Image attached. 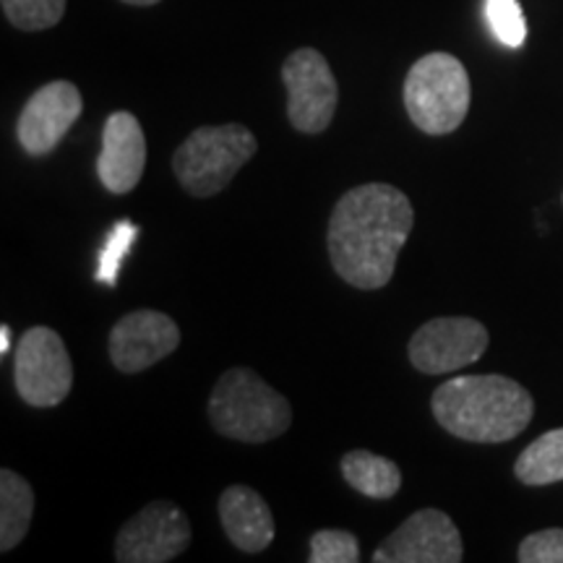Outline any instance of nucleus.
<instances>
[{
	"instance_id": "nucleus-3",
	"label": "nucleus",
	"mask_w": 563,
	"mask_h": 563,
	"mask_svg": "<svg viewBox=\"0 0 563 563\" xmlns=\"http://www.w3.org/2000/svg\"><path fill=\"white\" fill-rule=\"evenodd\" d=\"M209 420L217 433L232 441L264 443L290 428L292 410L256 371L230 368L211 389Z\"/></svg>"
},
{
	"instance_id": "nucleus-14",
	"label": "nucleus",
	"mask_w": 563,
	"mask_h": 563,
	"mask_svg": "<svg viewBox=\"0 0 563 563\" xmlns=\"http://www.w3.org/2000/svg\"><path fill=\"white\" fill-rule=\"evenodd\" d=\"M220 522L230 543L243 553H262L272 545L274 514L262 493L249 485H230L220 496Z\"/></svg>"
},
{
	"instance_id": "nucleus-16",
	"label": "nucleus",
	"mask_w": 563,
	"mask_h": 563,
	"mask_svg": "<svg viewBox=\"0 0 563 563\" xmlns=\"http://www.w3.org/2000/svg\"><path fill=\"white\" fill-rule=\"evenodd\" d=\"M342 475L352 488L368 498H391L402 488V470L397 462L386 460L365 449L344 454Z\"/></svg>"
},
{
	"instance_id": "nucleus-23",
	"label": "nucleus",
	"mask_w": 563,
	"mask_h": 563,
	"mask_svg": "<svg viewBox=\"0 0 563 563\" xmlns=\"http://www.w3.org/2000/svg\"><path fill=\"white\" fill-rule=\"evenodd\" d=\"M11 350V327L9 323H3V327H0V352H9Z\"/></svg>"
},
{
	"instance_id": "nucleus-11",
	"label": "nucleus",
	"mask_w": 563,
	"mask_h": 563,
	"mask_svg": "<svg viewBox=\"0 0 563 563\" xmlns=\"http://www.w3.org/2000/svg\"><path fill=\"white\" fill-rule=\"evenodd\" d=\"M84 110L81 91L70 81H51L26 100L16 121L19 144L32 157H45L74 129Z\"/></svg>"
},
{
	"instance_id": "nucleus-12",
	"label": "nucleus",
	"mask_w": 563,
	"mask_h": 563,
	"mask_svg": "<svg viewBox=\"0 0 563 563\" xmlns=\"http://www.w3.org/2000/svg\"><path fill=\"white\" fill-rule=\"evenodd\" d=\"M180 329L162 311H133L123 316L110 332V361L118 371L139 373L178 350Z\"/></svg>"
},
{
	"instance_id": "nucleus-13",
	"label": "nucleus",
	"mask_w": 563,
	"mask_h": 563,
	"mask_svg": "<svg viewBox=\"0 0 563 563\" xmlns=\"http://www.w3.org/2000/svg\"><path fill=\"white\" fill-rule=\"evenodd\" d=\"M146 167L144 129L131 112L118 110L104 121L102 150L97 157V175L110 194L123 196L139 186Z\"/></svg>"
},
{
	"instance_id": "nucleus-10",
	"label": "nucleus",
	"mask_w": 563,
	"mask_h": 563,
	"mask_svg": "<svg viewBox=\"0 0 563 563\" xmlns=\"http://www.w3.org/2000/svg\"><path fill=\"white\" fill-rule=\"evenodd\" d=\"M462 559V534L439 509L415 511L373 553L376 563H460Z\"/></svg>"
},
{
	"instance_id": "nucleus-19",
	"label": "nucleus",
	"mask_w": 563,
	"mask_h": 563,
	"mask_svg": "<svg viewBox=\"0 0 563 563\" xmlns=\"http://www.w3.org/2000/svg\"><path fill=\"white\" fill-rule=\"evenodd\" d=\"M485 16H488L493 37L504 47L525 45L527 21L519 0H485Z\"/></svg>"
},
{
	"instance_id": "nucleus-2",
	"label": "nucleus",
	"mask_w": 563,
	"mask_h": 563,
	"mask_svg": "<svg viewBox=\"0 0 563 563\" xmlns=\"http://www.w3.org/2000/svg\"><path fill=\"white\" fill-rule=\"evenodd\" d=\"M441 428L473 443H504L530 426L534 402L522 384L506 376H456L431 399Z\"/></svg>"
},
{
	"instance_id": "nucleus-8",
	"label": "nucleus",
	"mask_w": 563,
	"mask_h": 563,
	"mask_svg": "<svg viewBox=\"0 0 563 563\" xmlns=\"http://www.w3.org/2000/svg\"><path fill=\"white\" fill-rule=\"evenodd\" d=\"M191 545V522L180 506L152 501L121 527L115 538V561L165 563Z\"/></svg>"
},
{
	"instance_id": "nucleus-22",
	"label": "nucleus",
	"mask_w": 563,
	"mask_h": 563,
	"mask_svg": "<svg viewBox=\"0 0 563 563\" xmlns=\"http://www.w3.org/2000/svg\"><path fill=\"white\" fill-rule=\"evenodd\" d=\"M517 559L522 563H563V530L532 532L522 540Z\"/></svg>"
},
{
	"instance_id": "nucleus-6",
	"label": "nucleus",
	"mask_w": 563,
	"mask_h": 563,
	"mask_svg": "<svg viewBox=\"0 0 563 563\" xmlns=\"http://www.w3.org/2000/svg\"><path fill=\"white\" fill-rule=\"evenodd\" d=\"M13 382L19 397L32 407H55L74 386V363L66 344L51 327L26 329L13 355Z\"/></svg>"
},
{
	"instance_id": "nucleus-18",
	"label": "nucleus",
	"mask_w": 563,
	"mask_h": 563,
	"mask_svg": "<svg viewBox=\"0 0 563 563\" xmlns=\"http://www.w3.org/2000/svg\"><path fill=\"white\" fill-rule=\"evenodd\" d=\"M5 19L21 32H45L66 13V0H0Z\"/></svg>"
},
{
	"instance_id": "nucleus-21",
	"label": "nucleus",
	"mask_w": 563,
	"mask_h": 563,
	"mask_svg": "<svg viewBox=\"0 0 563 563\" xmlns=\"http://www.w3.org/2000/svg\"><path fill=\"white\" fill-rule=\"evenodd\" d=\"M311 563H355L361 561V543L347 530H319L311 538Z\"/></svg>"
},
{
	"instance_id": "nucleus-7",
	"label": "nucleus",
	"mask_w": 563,
	"mask_h": 563,
	"mask_svg": "<svg viewBox=\"0 0 563 563\" xmlns=\"http://www.w3.org/2000/svg\"><path fill=\"white\" fill-rule=\"evenodd\" d=\"M282 81L287 87V118L295 131L316 136L332 125L340 102V84L319 51H295L282 63Z\"/></svg>"
},
{
	"instance_id": "nucleus-4",
	"label": "nucleus",
	"mask_w": 563,
	"mask_h": 563,
	"mask_svg": "<svg viewBox=\"0 0 563 563\" xmlns=\"http://www.w3.org/2000/svg\"><path fill=\"white\" fill-rule=\"evenodd\" d=\"M405 108L410 121L428 136H446L460 129L473 102L470 74L449 53H428L405 79Z\"/></svg>"
},
{
	"instance_id": "nucleus-15",
	"label": "nucleus",
	"mask_w": 563,
	"mask_h": 563,
	"mask_svg": "<svg viewBox=\"0 0 563 563\" xmlns=\"http://www.w3.org/2000/svg\"><path fill=\"white\" fill-rule=\"evenodd\" d=\"M34 490L13 470H0V551L9 553L30 532Z\"/></svg>"
},
{
	"instance_id": "nucleus-17",
	"label": "nucleus",
	"mask_w": 563,
	"mask_h": 563,
	"mask_svg": "<svg viewBox=\"0 0 563 563\" xmlns=\"http://www.w3.org/2000/svg\"><path fill=\"white\" fill-rule=\"evenodd\" d=\"M514 475L519 483L532 485H553L563 481V428L548 431L534 439L530 446L519 454L514 464Z\"/></svg>"
},
{
	"instance_id": "nucleus-5",
	"label": "nucleus",
	"mask_w": 563,
	"mask_h": 563,
	"mask_svg": "<svg viewBox=\"0 0 563 563\" xmlns=\"http://www.w3.org/2000/svg\"><path fill=\"white\" fill-rule=\"evenodd\" d=\"M256 152V136L241 123L203 125L178 146L173 170L188 194L196 199H209L224 191Z\"/></svg>"
},
{
	"instance_id": "nucleus-20",
	"label": "nucleus",
	"mask_w": 563,
	"mask_h": 563,
	"mask_svg": "<svg viewBox=\"0 0 563 563\" xmlns=\"http://www.w3.org/2000/svg\"><path fill=\"white\" fill-rule=\"evenodd\" d=\"M139 235V228L129 220L118 222L115 228L110 230L108 235V243L102 245L100 251V264H97V279L102 282V285H118V274H121V264L125 258V253L131 251L133 241H136Z\"/></svg>"
},
{
	"instance_id": "nucleus-24",
	"label": "nucleus",
	"mask_w": 563,
	"mask_h": 563,
	"mask_svg": "<svg viewBox=\"0 0 563 563\" xmlns=\"http://www.w3.org/2000/svg\"><path fill=\"white\" fill-rule=\"evenodd\" d=\"M123 3L141 5V9H146V5H157V3H162V0H123Z\"/></svg>"
},
{
	"instance_id": "nucleus-9",
	"label": "nucleus",
	"mask_w": 563,
	"mask_h": 563,
	"mask_svg": "<svg viewBox=\"0 0 563 563\" xmlns=\"http://www.w3.org/2000/svg\"><path fill=\"white\" fill-rule=\"evenodd\" d=\"M488 329L467 316H441L422 323L410 340V363L415 368L439 376L481 361L488 350Z\"/></svg>"
},
{
	"instance_id": "nucleus-1",
	"label": "nucleus",
	"mask_w": 563,
	"mask_h": 563,
	"mask_svg": "<svg viewBox=\"0 0 563 563\" xmlns=\"http://www.w3.org/2000/svg\"><path fill=\"white\" fill-rule=\"evenodd\" d=\"M415 222L412 203L389 183H365L336 201L329 220L334 272L357 290H382L397 269Z\"/></svg>"
}]
</instances>
